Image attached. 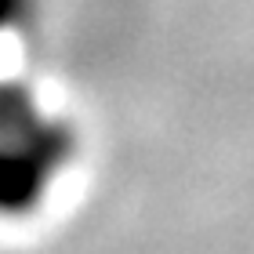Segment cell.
Wrapping results in <instances>:
<instances>
[{
	"label": "cell",
	"instance_id": "obj_2",
	"mask_svg": "<svg viewBox=\"0 0 254 254\" xmlns=\"http://www.w3.org/2000/svg\"><path fill=\"white\" fill-rule=\"evenodd\" d=\"M29 11H33V0H0V40L7 33H15L29 18Z\"/></svg>",
	"mask_w": 254,
	"mask_h": 254
},
{
	"label": "cell",
	"instance_id": "obj_1",
	"mask_svg": "<svg viewBox=\"0 0 254 254\" xmlns=\"http://www.w3.org/2000/svg\"><path fill=\"white\" fill-rule=\"evenodd\" d=\"M76 156L73 127L18 80L0 76V218L33 214Z\"/></svg>",
	"mask_w": 254,
	"mask_h": 254
}]
</instances>
